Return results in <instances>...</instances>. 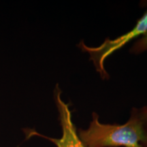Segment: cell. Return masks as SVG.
Wrapping results in <instances>:
<instances>
[{"label":"cell","instance_id":"6da1fadb","mask_svg":"<svg viewBox=\"0 0 147 147\" xmlns=\"http://www.w3.org/2000/svg\"><path fill=\"white\" fill-rule=\"evenodd\" d=\"M77 132L84 147H147V125L137 108L124 124L103 123L93 112L89 127Z\"/></svg>","mask_w":147,"mask_h":147},{"label":"cell","instance_id":"7a4b0ae2","mask_svg":"<svg viewBox=\"0 0 147 147\" xmlns=\"http://www.w3.org/2000/svg\"><path fill=\"white\" fill-rule=\"evenodd\" d=\"M147 32V9L143 15L138 20L133 28L128 32L117 37L115 39L106 38L104 42L98 47H89L81 41L78 47L82 51L89 55L90 60L91 61L95 69L103 80L110 78L105 68V61L108 57L119 49H122L131 40L140 38Z\"/></svg>","mask_w":147,"mask_h":147},{"label":"cell","instance_id":"277c9868","mask_svg":"<svg viewBox=\"0 0 147 147\" xmlns=\"http://www.w3.org/2000/svg\"><path fill=\"white\" fill-rule=\"evenodd\" d=\"M129 51L134 55H139L147 51V32L134 42Z\"/></svg>","mask_w":147,"mask_h":147},{"label":"cell","instance_id":"5b68a950","mask_svg":"<svg viewBox=\"0 0 147 147\" xmlns=\"http://www.w3.org/2000/svg\"><path fill=\"white\" fill-rule=\"evenodd\" d=\"M139 113L140 114L143 121L147 125V105L139 108Z\"/></svg>","mask_w":147,"mask_h":147},{"label":"cell","instance_id":"3957f363","mask_svg":"<svg viewBox=\"0 0 147 147\" xmlns=\"http://www.w3.org/2000/svg\"><path fill=\"white\" fill-rule=\"evenodd\" d=\"M62 91L58 84L54 90V100L59 113V119L62 130V136L59 138H54L42 135L38 132L31 130L29 136H37L53 142L57 147H84L79 138L77 129L72 120L71 111L67 104L64 102L61 97Z\"/></svg>","mask_w":147,"mask_h":147}]
</instances>
